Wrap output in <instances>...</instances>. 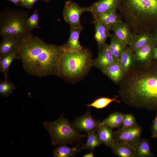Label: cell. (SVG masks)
Here are the masks:
<instances>
[{"label": "cell", "instance_id": "cell-1", "mask_svg": "<svg viewBox=\"0 0 157 157\" xmlns=\"http://www.w3.org/2000/svg\"><path fill=\"white\" fill-rule=\"evenodd\" d=\"M121 101L137 109L157 111V60L136 65L118 84Z\"/></svg>", "mask_w": 157, "mask_h": 157}, {"label": "cell", "instance_id": "cell-2", "mask_svg": "<svg viewBox=\"0 0 157 157\" xmlns=\"http://www.w3.org/2000/svg\"><path fill=\"white\" fill-rule=\"evenodd\" d=\"M65 49V44H48L32 34L18 40L17 59L29 75L40 78L58 76L59 62Z\"/></svg>", "mask_w": 157, "mask_h": 157}, {"label": "cell", "instance_id": "cell-3", "mask_svg": "<svg viewBox=\"0 0 157 157\" xmlns=\"http://www.w3.org/2000/svg\"><path fill=\"white\" fill-rule=\"evenodd\" d=\"M117 10L123 20L135 30L157 28V0H121Z\"/></svg>", "mask_w": 157, "mask_h": 157}, {"label": "cell", "instance_id": "cell-4", "mask_svg": "<svg viewBox=\"0 0 157 157\" xmlns=\"http://www.w3.org/2000/svg\"><path fill=\"white\" fill-rule=\"evenodd\" d=\"M93 61L87 49L74 51L66 48L59 62L58 76L70 79L80 78L87 73Z\"/></svg>", "mask_w": 157, "mask_h": 157}, {"label": "cell", "instance_id": "cell-5", "mask_svg": "<svg viewBox=\"0 0 157 157\" xmlns=\"http://www.w3.org/2000/svg\"><path fill=\"white\" fill-rule=\"evenodd\" d=\"M28 17V13L17 10L8 9L1 13L0 34L18 40L32 34L26 26Z\"/></svg>", "mask_w": 157, "mask_h": 157}, {"label": "cell", "instance_id": "cell-6", "mask_svg": "<svg viewBox=\"0 0 157 157\" xmlns=\"http://www.w3.org/2000/svg\"><path fill=\"white\" fill-rule=\"evenodd\" d=\"M43 124L50 135L53 146L71 144L86 137L76 130L63 113L56 120L43 121Z\"/></svg>", "mask_w": 157, "mask_h": 157}, {"label": "cell", "instance_id": "cell-7", "mask_svg": "<svg viewBox=\"0 0 157 157\" xmlns=\"http://www.w3.org/2000/svg\"><path fill=\"white\" fill-rule=\"evenodd\" d=\"M142 131V127L138 124L129 128L119 127L113 132L115 141L126 144L136 149Z\"/></svg>", "mask_w": 157, "mask_h": 157}, {"label": "cell", "instance_id": "cell-8", "mask_svg": "<svg viewBox=\"0 0 157 157\" xmlns=\"http://www.w3.org/2000/svg\"><path fill=\"white\" fill-rule=\"evenodd\" d=\"M85 12H89L88 7H81L75 2L69 0L64 5L63 15L65 21L70 27H80L81 26L80 22L81 16Z\"/></svg>", "mask_w": 157, "mask_h": 157}, {"label": "cell", "instance_id": "cell-9", "mask_svg": "<svg viewBox=\"0 0 157 157\" xmlns=\"http://www.w3.org/2000/svg\"><path fill=\"white\" fill-rule=\"evenodd\" d=\"M100 122L91 115V111L88 109L84 115L75 119L71 124L77 131L88 133L97 132Z\"/></svg>", "mask_w": 157, "mask_h": 157}, {"label": "cell", "instance_id": "cell-10", "mask_svg": "<svg viewBox=\"0 0 157 157\" xmlns=\"http://www.w3.org/2000/svg\"><path fill=\"white\" fill-rule=\"evenodd\" d=\"M118 62L110 50L108 45L106 44L99 50L98 56L93 60L92 66L97 67L105 75L109 67Z\"/></svg>", "mask_w": 157, "mask_h": 157}, {"label": "cell", "instance_id": "cell-11", "mask_svg": "<svg viewBox=\"0 0 157 157\" xmlns=\"http://www.w3.org/2000/svg\"><path fill=\"white\" fill-rule=\"evenodd\" d=\"M121 0H100L88 7L92 15L100 14L114 10H117Z\"/></svg>", "mask_w": 157, "mask_h": 157}, {"label": "cell", "instance_id": "cell-12", "mask_svg": "<svg viewBox=\"0 0 157 157\" xmlns=\"http://www.w3.org/2000/svg\"><path fill=\"white\" fill-rule=\"evenodd\" d=\"M120 40L128 46L133 42L137 34L134 33L129 26L123 21L113 27L111 30Z\"/></svg>", "mask_w": 157, "mask_h": 157}, {"label": "cell", "instance_id": "cell-13", "mask_svg": "<svg viewBox=\"0 0 157 157\" xmlns=\"http://www.w3.org/2000/svg\"><path fill=\"white\" fill-rule=\"evenodd\" d=\"M116 9L96 15H93V21L99 22L103 23L110 30L112 28L123 22Z\"/></svg>", "mask_w": 157, "mask_h": 157}, {"label": "cell", "instance_id": "cell-14", "mask_svg": "<svg viewBox=\"0 0 157 157\" xmlns=\"http://www.w3.org/2000/svg\"><path fill=\"white\" fill-rule=\"evenodd\" d=\"M92 23L94 24L95 27L94 38L99 50L106 44V41L108 37L110 36V30L99 22L93 21Z\"/></svg>", "mask_w": 157, "mask_h": 157}, {"label": "cell", "instance_id": "cell-15", "mask_svg": "<svg viewBox=\"0 0 157 157\" xmlns=\"http://www.w3.org/2000/svg\"><path fill=\"white\" fill-rule=\"evenodd\" d=\"M155 47L151 40L134 52L137 64L146 63L152 60L153 52Z\"/></svg>", "mask_w": 157, "mask_h": 157}, {"label": "cell", "instance_id": "cell-16", "mask_svg": "<svg viewBox=\"0 0 157 157\" xmlns=\"http://www.w3.org/2000/svg\"><path fill=\"white\" fill-rule=\"evenodd\" d=\"M0 44V59L7 55L17 51L18 40L8 36L3 37Z\"/></svg>", "mask_w": 157, "mask_h": 157}, {"label": "cell", "instance_id": "cell-17", "mask_svg": "<svg viewBox=\"0 0 157 157\" xmlns=\"http://www.w3.org/2000/svg\"><path fill=\"white\" fill-rule=\"evenodd\" d=\"M153 35V32L148 31L138 33L128 46L134 53L150 42L152 40Z\"/></svg>", "mask_w": 157, "mask_h": 157}, {"label": "cell", "instance_id": "cell-18", "mask_svg": "<svg viewBox=\"0 0 157 157\" xmlns=\"http://www.w3.org/2000/svg\"><path fill=\"white\" fill-rule=\"evenodd\" d=\"M119 62L122 67L124 73L135 67L137 64L134 53L129 46L121 53Z\"/></svg>", "mask_w": 157, "mask_h": 157}, {"label": "cell", "instance_id": "cell-19", "mask_svg": "<svg viewBox=\"0 0 157 157\" xmlns=\"http://www.w3.org/2000/svg\"><path fill=\"white\" fill-rule=\"evenodd\" d=\"M83 27H70L69 38L66 44H65L66 49L76 51L82 49L83 47L79 41L80 34Z\"/></svg>", "mask_w": 157, "mask_h": 157}, {"label": "cell", "instance_id": "cell-20", "mask_svg": "<svg viewBox=\"0 0 157 157\" xmlns=\"http://www.w3.org/2000/svg\"><path fill=\"white\" fill-rule=\"evenodd\" d=\"M114 154L119 157H136V149L125 143L115 142L111 147Z\"/></svg>", "mask_w": 157, "mask_h": 157}, {"label": "cell", "instance_id": "cell-21", "mask_svg": "<svg viewBox=\"0 0 157 157\" xmlns=\"http://www.w3.org/2000/svg\"><path fill=\"white\" fill-rule=\"evenodd\" d=\"M97 133L102 143L111 148L115 142L112 129L101 124L100 122Z\"/></svg>", "mask_w": 157, "mask_h": 157}, {"label": "cell", "instance_id": "cell-22", "mask_svg": "<svg viewBox=\"0 0 157 157\" xmlns=\"http://www.w3.org/2000/svg\"><path fill=\"white\" fill-rule=\"evenodd\" d=\"M82 146L77 145L69 147L66 144H61L54 149L53 155L55 157H70L74 156L81 150Z\"/></svg>", "mask_w": 157, "mask_h": 157}, {"label": "cell", "instance_id": "cell-23", "mask_svg": "<svg viewBox=\"0 0 157 157\" xmlns=\"http://www.w3.org/2000/svg\"><path fill=\"white\" fill-rule=\"evenodd\" d=\"M110 42L109 48L114 56L119 62L120 55L128 46L119 39L114 33L111 34Z\"/></svg>", "mask_w": 157, "mask_h": 157}, {"label": "cell", "instance_id": "cell-24", "mask_svg": "<svg viewBox=\"0 0 157 157\" xmlns=\"http://www.w3.org/2000/svg\"><path fill=\"white\" fill-rule=\"evenodd\" d=\"M124 72L119 62L113 63L108 68L105 75L116 84H119Z\"/></svg>", "mask_w": 157, "mask_h": 157}, {"label": "cell", "instance_id": "cell-25", "mask_svg": "<svg viewBox=\"0 0 157 157\" xmlns=\"http://www.w3.org/2000/svg\"><path fill=\"white\" fill-rule=\"evenodd\" d=\"M124 114L115 111L111 113L100 124L106 126L112 129L119 128L121 126Z\"/></svg>", "mask_w": 157, "mask_h": 157}, {"label": "cell", "instance_id": "cell-26", "mask_svg": "<svg viewBox=\"0 0 157 157\" xmlns=\"http://www.w3.org/2000/svg\"><path fill=\"white\" fill-rule=\"evenodd\" d=\"M18 56L17 51L14 52L0 59V71L3 73L5 78L8 76V72L13 61Z\"/></svg>", "mask_w": 157, "mask_h": 157}, {"label": "cell", "instance_id": "cell-27", "mask_svg": "<svg viewBox=\"0 0 157 157\" xmlns=\"http://www.w3.org/2000/svg\"><path fill=\"white\" fill-rule=\"evenodd\" d=\"M136 157H153L154 155L151 152L147 139H141L136 148Z\"/></svg>", "mask_w": 157, "mask_h": 157}, {"label": "cell", "instance_id": "cell-28", "mask_svg": "<svg viewBox=\"0 0 157 157\" xmlns=\"http://www.w3.org/2000/svg\"><path fill=\"white\" fill-rule=\"evenodd\" d=\"M119 97V95H117L112 98L106 97H100L95 99L92 103L87 105L86 106L88 107H93L97 109H102L106 107L113 101L120 103L122 101L117 99V98Z\"/></svg>", "mask_w": 157, "mask_h": 157}, {"label": "cell", "instance_id": "cell-29", "mask_svg": "<svg viewBox=\"0 0 157 157\" xmlns=\"http://www.w3.org/2000/svg\"><path fill=\"white\" fill-rule=\"evenodd\" d=\"M87 139L86 143L81 147V149H93L99 146L102 142L99 139L96 132L87 133Z\"/></svg>", "mask_w": 157, "mask_h": 157}, {"label": "cell", "instance_id": "cell-30", "mask_svg": "<svg viewBox=\"0 0 157 157\" xmlns=\"http://www.w3.org/2000/svg\"><path fill=\"white\" fill-rule=\"evenodd\" d=\"M17 88L15 85L7 78H5L4 80L0 81V94L8 97L10 94Z\"/></svg>", "mask_w": 157, "mask_h": 157}, {"label": "cell", "instance_id": "cell-31", "mask_svg": "<svg viewBox=\"0 0 157 157\" xmlns=\"http://www.w3.org/2000/svg\"><path fill=\"white\" fill-rule=\"evenodd\" d=\"M39 13L38 10L36 9L26 20V24L28 30L31 32L35 29H39Z\"/></svg>", "mask_w": 157, "mask_h": 157}, {"label": "cell", "instance_id": "cell-32", "mask_svg": "<svg viewBox=\"0 0 157 157\" xmlns=\"http://www.w3.org/2000/svg\"><path fill=\"white\" fill-rule=\"evenodd\" d=\"M137 124L135 117L133 114H124L121 127L129 128L133 127Z\"/></svg>", "mask_w": 157, "mask_h": 157}, {"label": "cell", "instance_id": "cell-33", "mask_svg": "<svg viewBox=\"0 0 157 157\" xmlns=\"http://www.w3.org/2000/svg\"><path fill=\"white\" fill-rule=\"evenodd\" d=\"M151 138H157V111H156V114L154 118L153 119L152 124L151 126Z\"/></svg>", "mask_w": 157, "mask_h": 157}, {"label": "cell", "instance_id": "cell-34", "mask_svg": "<svg viewBox=\"0 0 157 157\" xmlns=\"http://www.w3.org/2000/svg\"><path fill=\"white\" fill-rule=\"evenodd\" d=\"M38 0H26L23 6L27 8H30L33 6L34 3Z\"/></svg>", "mask_w": 157, "mask_h": 157}, {"label": "cell", "instance_id": "cell-35", "mask_svg": "<svg viewBox=\"0 0 157 157\" xmlns=\"http://www.w3.org/2000/svg\"><path fill=\"white\" fill-rule=\"evenodd\" d=\"M152 41L155 46L157 45V29L153 33Z\"/></svg>", "mask_w": 157, "mask_h": 157}, {"label": "cell", "instance_id": "cell-36", "mask_svg": "<svg viewBox=\"0 0 157 157\" xmlns=\"http://www.w3.org/2000/svg\"><path fill=\"white\" fill-rule=\"evenodd\" d=\"M152 59L157 60V45L155 46L154 49L152 56Z\"/></svg>", "mask_w": 157, "mask_h": 157}, {"label": "cell", "instance_id": "cell-37", "mask_svg": "<svg viewBox=\"0 0 157 157\" xmlns=\"http://www.w3.org/2000/svg\"><path fill=\"white\" fill-rule=\"evenodd\" d=\"M83 157H94V155L93 154V150L91 152L87 153L84 155L83 156Z\"/></svg>", "mask_w": 157, "mask_h": 157}, {"label": "cell", "instance_id": "cell-38", "mask_svg": "<svg viewBox=\"0 0 157 157\" xmlns=\"http://www.w3.org/2000/svg\"><path fill=\"white\" fill-rule=\"evenodd\" d=\"M17 5L19 2V0H8Z\"/></svg>", "mask_w": 157, "mask_h": 157}, {"label": "cell", "instance_id": "cell-39", "mask_svg": "<svg viewBox=\"0 0 157 157\" xmlns=\"http://www.w3.org/2000/svg\"><path fill=\"white\" fill-rule=\"evenodd\" d=\"M26 0H19V2L23 5Z\"/></svg>", "mask_w": 157, "mask_h": 157}, {"label": "cell", "instance_id": "cell-40", "mask_svg": "<svg viewBox=\"0 0 157 157\" xmlns=\"http://www.w3.org/2000/svg\"><path fill=\"white\" fill-rule=\"evenodd\" d=\"M44 0L47 2H48L50 1V0Z\"/></svg>", "mask_w": 157, "mask_h": 157}]
</instances>
